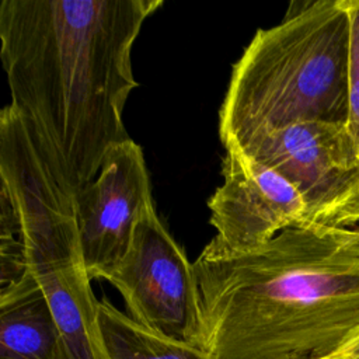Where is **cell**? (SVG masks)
<instances>
[{"instance_id":"cell-1","label":"cell","mask_w":359,"mask_h":359,"mask_svg":"<svg viewBox=\"0 0 359 359\" xmlns=\"http://www.w3.org/2000/svg\"><path fill=\"white\" fill-rule=\"evenodd\" d=\"M163 0H1L0 57L21 115L70 195L130 139L123 108L137 81L132 48Z\"/></svg>"},{"instance_id":"cell-2","label":"cell","mask_w":359,"mask_h":359,"mask_svg":"<svg viewBox=\"0 0 359 359\" xmlns=\"http://www.w3.org/2000/svg\"><path fill=\"white\" fill-rule=\"evenodd\" d=\"M182 339L210 359H323L359 334V234L306 223L248 251L194 261Z\"/></svg>"},{"instance_id":"cell-3","label":"cell","mask_w":359,"mask_h":359,"mask_svg":"<svg viewBox=\"0 0 359 359\" xmlns=\"http://www.w3.org/2000/svg\"><path fill=\"white\" fill-rule=\"evenodd\" d=\"M349 18L342 0L292 1L233 65L219 109L224 149L306 122L345 123Z\"/></svg>"},{"instance_id":"cell-4","label":"cell","mask_w":359,"mask_h":359,"mask_svg":"<svg viewBox=\"0 0 359 359\" xmlns=\"http://www.w3.org/2000/svg\"><path fill=\"white\" fill-rule=\"evenodd\" d=\"M27 273L43 292L57 330V359H108L100 300L86 269L73 196L35 189L14 206Z\"/></svg>"},{"instance_id":"cell-5","label":"cell","mask_w":359,"mask_h":359,"mask_svg":"<svg viewBox=\"0 0 359 359\" xmlns=\"http://www.w3.org/2000/svg\"><path fill=\"white\" fill-rule=\"evenodd\" d=\"M237 149L299 191L309 223L359 224V156L346 123H296L261 133Z\"/></svg>"},{"instance_id":"cell-6","label":"cell","mask_w":359,"mask_h":359,"mask_svg":"<svg viewBox=\"0 0 359 359\" xmlns=\"http://www.w3.org/2000/svg\"><path fill=\"white\" fill-rule=\"evenodd\" d=\"M139 324L182 337L198 296L194 262L160 220L154 203L140 216L121 265L105 279Z\"/></svg>"},{"instance_id":"cell-7","label":"cell","mask_w":359,"mask_h":359,"mask_svg":"<svg viewBox=\"0 0 359 359\" xmlns=\"http://www.w3.org/2000/svg\"><path fill=\"white\" fill-rule=\"evenodd\" d=\"M80 247L93 279H107L123 261L143 212L153 205L142 147L114 146L97 177L73 195Z\"/></svg>"},{"instance_id":"cell-8","label":"cell","mask_w":359,"mask_h":359,"mask_svg":"<svg viewBox=\"0 0 359 359\" xmlns=\"http://www.w3.org/2000/svg\"><path fill=\"white\" fill-rule=\"evenodd\" d=\"M223 182L208 201L219 251L259 247L280 231L306 224L307 208L299 191L271 167L237 147L224 149Z\"/></svg>"},{"instance_id":"cell-9","label":"cell","mask_w":359,"mask_h":359,"mask_svg":"<svg viewBox=\"0 0 359 359\" xmlns=\"http://www.w3.org/2000/svg\"><path fill=\"white\" fill-rule=\"evenodd\" d=\"M0 359H57L49 303L28 273L0 289Z\"/></svg>"},{"instance_id":"cell-10","label":"cell","mask_w":359,"mask_h":359,"mask_svg":"<svg viewBox=\"0 0 359 359\" xmlns=\"http://www.w3.org/2000/svg\"><path fill=\"white\" fill-rule=\"evenodd\" d=\"M100 323L108 359H210L182 338L139 324L107 297L100 300Z\"/></svg>"},{"instance_id":"cell-11","label":"cell","mask_w":359,"mask_h":359,"mask_svg":"<svg viewBox=\"0 0 359 359\" xmlns=\"http://www.w3.org/2000/svg\"><path fill=\"white\" fill-rule=\"evenodd\" d=\"M349 18L346 128L359 156V0H342Z\"/></svg>"},{"instance_id":"cell-12","label":"cell","mask_w":359,"mask_h":359,"mask_svg":"<svg viewBox=\"0 0 359 359\" xmlns=\"http://www.w3.org/2000/svg\"><path fill=\"white\" fill-rule=\"evenodd\" d=\"M339 352L344 353L348 359H359V334L351 339Z\"/></svg>"},{"instance_id":"cell-13","label":"cell","mask_w":359,"mask_h":359,"mask_svg":"<svg viewBox=\"0 0 359 359\" xmlns=\"http://www.w3.org/2000/svg\"><path fill=\"white\" fill-rule=\"evenodd\" d=\"M323 359H348L344 353H341V352H337V353H332V355H330V356H325V358H323Z\"/></svg>"},{"instance_id":"cell-14","label":"cell","mask_w":359,"mask_h":359,"mask_svg":"<svg viewBox=\"0 0 359 359\" xmlns=\"http://www.w3.org/2000/svg\"><path fill=\"white\" fill-rule=\"evenodd\" d=\"M356 229V231H358V234H359V227H355Z\"/></svg>"}]
</instances>
